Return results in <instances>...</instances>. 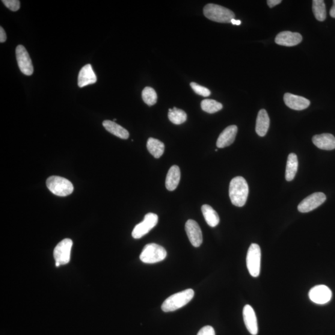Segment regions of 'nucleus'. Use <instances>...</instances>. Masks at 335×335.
Masks as SVG:
<instances>
[{"label":"nucleus","mask_w":335,"mask_h":335,"mask_svg":"<svg viewBox=\"0 0 335 335\" xmlns=\"http://www.w3.org/2000/svg\"><path fill=\"white\" fill-rule=\"evenodd\" d=\"M116 121V120H115V119H114V121H113L114 122V121Z\"/></svg>","instance_id":"36"},{"label":"nucleus","mask_w":335,"mask_h":335,"mask_svg":"<svg viewBox=\"0 0 335 335\" xmlns=\"http://www.w3.org/2000/svg\"><path fill=\"white\" fill-rule=\"evenodd\" d=\"M169 120L176 125L185 123L187 120V114L182 109L174 107L173 109H169L168 114Z\"/></svg>","instance_id":"25"},{"label":"nucleus","mask_w":335,"mask_h":335,"mask_svg":"<svg viewBox=\"0 0 335 335\" xmlns=\"http://www.w3.org/2000/svg\"><path fill=\"white\" fill-rule=\"evenodd\" d=\"M197 335H215L214 329L210 326H205L201 328Z\"/></svg>","instance_id":"31"},{"label":"nucleus","mask_w":335,"mask_h":335,"mask_svg":"<svg viewBox=\"0 0 335 335\" xmlns=\"http://www.w3.org/2000/svg\"><path fill=\"white\" fill-rule=\"evenodd\" d=\"M46 185L53 194L61 197L72 194L74 189L73 185L69 180L57 176H50L47 180Z\"/></svg>","instance_id":"4"},{"label":"nucleus","mask_w":335,"mask_h":335,"mask_svg":"<svg viewBox=\"0 0 335 335\" xmlns=\"http://www.w3.org/2000/svg\"><path fill=\"white\" fill-rule=\"evenodd\" d=\"M96 81L97 76L91 65L87 64L82 67L78 74V85L80 88L95 84Z\"/></svg>","instance_id":"17"},{"label":"nucleus","mask_w":335,"mask_h":335,"mask_svg":"<svg viewBox=\"0 0 335 335\" xmlns=\"http://www.w3.org/2000/svg\"><path fill=\"white\" fill-rule=\"evenodd\" d=\"M7 34H6L4 29L1 27V28H0V43H5V41H7Z\"/></svg>","instance_id":"32"},{"label":"nucleus","mask_w":335,"mask_h":335,"mask_svg":"<svg viewBox=\"0 0 335 335\" xmlns=\"http://www.w3.org/2000/svg\"><path fill=\"white\" fill-rule=\"evenodd\" d=\"M142 97L145 104L148 106H152L155 105L157 102V94L155 90L152 87H145L142 92Z\"/></svg>","instance_id":"28"},{"label":"nucleus","mask_w":335,"mask_h":335,"mask_svg":"<svg viewBox=\"0 0 335 335\" xmlns=\"http://www.w3.org/2000/svg\"><path fill=\"white\" fill-rule=\"evenodd\" d=\"M201 106L204 111L209 114L215 113L223 108V105L221 103L209 99L203 100L201 103Z\"/></svg>","instance_id":"27"},{"label":"nucleus","mask_w":335,"mask_h":335,"mask_svg":"<svg viewBox=\"0 0 335 335\" xmlns=\"http://www.w3.org/2000/svg\"><path fill=\"white\" fill-rule=\"evenodd\" d=\"M326 200H327V197L324 193L315 192L301 201L298 206L299 211L302 213L312 211L324 204Z\"/></svg>","instance_id":"9"},{"label":"nucleus","mask_w":335,"mask_h":335,"mask_svg":"<svg viewBox=\"0 0 335 335\" xmlns=\"http://www.w3.org/2000/svg\"><path fill=\"white\" fill-rule=\"evenodd\" d=\"M203 11L207 19L217 23H230L235 17V14L229 9L215 4H207Z\"/></svg>","instance_id":"3"},{"label":"nucleus","mask_w":335,"mask_h":335,"mask_svg":"<svg viewBox=\"0 0 335 335\" xmlns=\"http://www.w3.org/2000/svg\"><path fill=\"white\" fill-rule=\"evenodd\" d=\"M201 210H202L203 214L207 224L211 227L217 226L220 222V219H219L217 212L211 206L207 205V204L203 205L201 207Z\"/></svg>","instance_id":"24"},{"label":"nucleus","mask_w":335,"mask_h":335,"mask_svg":"<svg viewBox=\"0 0 335 335\" xmlns=\"http://www.w3.org/2000/svg\"><path fill=\"white\" fill-rule=\"evenodd\" d=\"M311 301L317 304H325L331 301L332 292L328 287L318 285L312 287L309 293Z\"/></svg>","instance_id":"11"},{"label":"nucleus","mask_w":335,"mask_h":335,"mask_svg":"<svg viewBox=\"0 0 335 335\" xmlns=\"http://www.w3.org/2000/svg\"><path fill=\"white\" fill-rule=\"evenodd\" d=\"M281 2H282L281 0H268V1H267V4H268L269 8H272L278 5H280Z\"/></svg>","instance_id":"33"},{"label":"nucleus","mask_w":335,"mask_h":335,"mask_svg":"<svg viewBox=\"0 0 335 335\" xmlns=\"http://www.w3.org/2000/svg\"><path fill=\"white\" fill-rule=\"evenodd\" d=\"M3 3L8 9L13 11H17L20 8L19 0H3Z\"/></svg>","instance_id":"30"},{"label":"nucleus","mask_w":335,"mask_h":335,"mask_svg":"<svg viewBox=\"0 0 335 335\" xmlns=\"http://www.w3.org/2000/svg\"><path fill=\"white\" fill-rule=\"evenodd\" d=\"M314 145L319 149L325 150L335 149V137L331 133H322L314 135L312 138Z\"/></svg>","instance_id":"18"},{"label":"nucleus","mask_w":335,"mask_h":335,"mask_svg":"<svg viewBox=\"0 0 335 335\" xmlns=\"http://www.w3.org/2000/svg\"><path fill=\"white\" fill-rule=\"evenodd\" d=\"M147 148L151 155L155 159H159L163 155L165 151V145L158 139L150 137L148 139Z\"/></svg>","instance_id":"23"},{"label":"nucleus","mask_w":335,"mask_h":335,"mask_svg":"<svg viewBox=\"0 0 335 335\" xmlns=\"http://www.w3.org/2000/svg\"><path fill=\"white\" fill-rule=\"evenodd\" d=\"M16 55L17 64L21 72L26 75L30 76L33 74L34 67L29 53L25 47L19 45L16 47Z\"/></svg>","instance_id":"10"},{"label":"nucleus","mask_w":335,"mask_h":335,"mask_svg":"<svg viewBox=\"0 0 335 335\" xmlns=\"http://www.w3.org/2000/svg\"><path fill=\"white\" fill-rule=\"evenodd\" d=\"M167 256L165 249L158 244H149L145 245L140 255L141 262L153 264L162 262Z\"/></svg>","instance_id":"5"},{"label":"nucleus","mask_w":335,"mask_h":335,"mask_svg":"<svg viewBox=\"0 0 335 335\" xmlns=\"http://www.w3.org/2000/svg\"><path fill=\"white\" fill-rule=\"evenodd\" d=\"M270 120L265 109H262L259 112L257 119L256 132L260 137H264L268 131Z\"/></svg>","instance_id":"19"},{"label":"nucleus","mask_w":335,"mask_h":335,"mask_svg":"<svg viewBox=\"0 0 335 335\" xmlns=\"http://www.w3.org/2000/svg\"><path fill=\"white\" fill-rule=\"evenodd\" d=\"M284 101L287 107L296 111L304 110L310 105L309 100L289 93L284 94Z\"/></svg>","instance_id":"15"},{"label":"nucleus","mask_w":335,"mask_h":335,"mask_svg":"<svg viewBox=\"0 0 335 335\" xmlns=\"http://www.w3.org/2000/svg\"><path fill=\"white\" fill-rule=\"evenodd\" d=\"M262 251L259 245L252 244L249 248L247 256V266L252 277H259L261 270Z\"/></svg>","instance_id":"6"},{"label":"nucleus","mask_w":335,"mask_h":335,"mask_svg":"<svg viewBox=\"0 0 335 335\" xmlns=\"http://www.w3.org/2000/svg\"><path fill=\"white\" fill-rule=\"evenodd\" d=\"M298 170V156L295 153H290L287 159L286 169V180L287 182H291L294 179Z\"/></svg>","instance_id":"22"},{"label":"nucleus","mask_w":335,"mask_h":335,"mask_svg":"<svg viewBox=\"0 0 335 335\" xmlns=\"http://www.w3.org/2000/svg\"><path fill=\"white\" fill-rule=\"evenodd\" d=\"M231 23H232L233 25L239 26L241 25L242 22L240 20H236L235 19H233L232 21H231Z\"/></svg>","instance_id":"35"},{"label":"nucleus","mask_w":335,"mask_h":335,"mask_svg":"<svg viewBox=\"0 0 335 335\" xmlns=\"http://www.w3.org/2000/svg\"><path fill=\"white\" fill-rule=\"evenodd\" d=\"M185 230L191 244L194 247H200L203 244V233L197 222L193 220H188L185 225Z\"/></svg>","instance_id":"12"},{"label":"nucleus","mask_w":335,"mask_h":335,"mask_svg":"<svg viewBox=\"0 0 335 335\" xmlns=\"http://www.w3.org/2000/svg\"><path fill=\"white\" fill-rule=\"evenodd\" d=\"M158 215L154 213H148L145 215L144 221L133 229L132 235L133 239H139L143 237L158 224Z\"/></svg>","instance_id":"8"},{"label":"nucleus","mask_w":335,"mask_h":335,"mask_svg":"<svg viewBox=\"0 0 335 335\" xmlns=\"http://www.w3.org/2000/svg\"><path fill=\"white\" fill-rule=\"evenodd\" d=\"M73 246L72 240L65 239L56 246L53 250V257L57 267L67 265L70 260L71 251Z\"/></svg>","instance_id":"7"},{"label":"nucleus","mask_w":335,"mask_h":335,"mask_svg":"<svg viewBox=\"0 0 335 335\" xmlns=\"http://www.w3.org/2000/svg\"><path fill=\"white\" fill-rule=\"evenodd\" d=\"M194 295V291L192 289L174 293L166 299L162 305V310L164 312H174L188 304Z\"/></svg>","instance_id":"2"},{"label":"nucleus","mask_w":335,"mask_h":335,"mask_svg":"<svg viewBox=\"0 0 335 335\" xmlns=\"http://www.w3.org/2000/svg\"><path fill=\"white\" fill-rule=\"evenodd\" d=\"M302 41V36L298 32L283 31L279 33L275 38V43L278 45L293 47L298 45Z\"/></svg>","instance_id":"13"},{"label":"nucleus","mask_w":335,"mask_h":335,"mask_svg":"<svg viewBox=\"0 0 335 335\" xmlns=\"http://www.w3.org/2000/svg\"><path fill=\"white\" fill-rule=\"evenodd\" d=\"M191 87L194 90L195 93L198 95L202 96L203 97H207L210 95V91L208 88L203 87L196 84V83L191 82L190 84Z\"/></svg>","instance_id":"29"},{"label":"nucleus","mask_w":335,"mask_h":335,"mask_svg":"<svg viewBox=\"0 0 335 335\" xmlns=\"http://www.w3.org/2000/svg\"><path fill=\"white\" fill-rule=\"evenodd\" d=\"M180 179V168L176 165L172 166L168 172L167 178H166V188L170 191L175 190L179 185Z\"/></svg>","instance_id":"20"},{"label":"nucleus","mask_w":335,"mask_h":335,"mask_svg":"<svg viewBox=\"0 0 335 335\" xmlns=\"http://www.w3.org/2000/svg\"><path fill=\"white\" fill-rule=\"evenodd\" d=\"M312 10L314 16L319 22H324L327 17V11L324 0H313Z\"/></svg>","instance_id":"26"},{"label":"nucleus","mask_w":335,"mask_h":335,"mask_svg":"<svg viewBox=\"0 0 335 335\" xmlns=\"http://www.w3.org/2000/svg\"><path fill=\"white\" fill-rule=\"evenodd\" d=\"M238 127L235 125L230 126L222 132L217 141V147L219 149L230 146L235 140Z\"/></svg>","instance_id":"16"},{"label":"nucleus","mask_w":335,"mask_h":335,"mask_svg":"<svg viewBox=\"0 0 335 335\" xmlns=\"http://www.w3.org/2000/svg\"><path fill=\"white\" fill-rule=\"evenodd\" d=\"M249 188L247 181L242 176H237L231 181L229 196L231 202L237 207H243L247 203Z\"/></svg>","instance_id":"1"},{"label":"nucleus","mask_w":335,"mask_h":335,"mask_svg":"<svg viewBox=\"0 0 335 335\" xmlns=\"http://www.w3.org/2000/svg\"><path fill=\"white\" fill-rule=\"evenodd\" d=\"M330 14L331 17H333V18H335V0H334L333 1V7H331V10L330 11Z\"/></svg>","instance_id":"34"},{"label":"nucleus","mask_w":335,"mask_h":335,"mask_svg":"<svg viewBox=\"0 0 335 335\" xmlns=\"http://www.w3.org/2000/svg\"><path fill=\"white\" fill-rule=\"evenodd\" d=\"M103 125L106 130L119 138L127 139L129 137V132L122 126L114 122V121H105L103 123Z\"/></svg>","instance_id":"21"},{"label":"nucleus","mask_w":335,"mask_h":335,"mask_svg":"<svg viewBox=\"0 0 335 335\" xmlns=\"http://www.w3.org/2000/svg\"><path fill=\"white\" fill-rule=\"evenodd\" d=\"M243 316L246 327L252 335L259 333V327L255 312L250 305H246L243 310Z\"/></svg>","instance_id":"14"}]
</instances>
